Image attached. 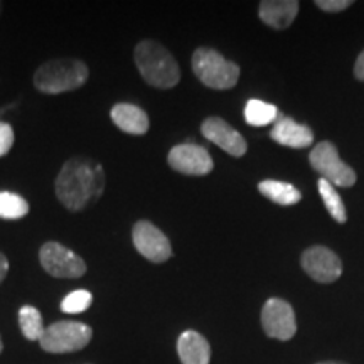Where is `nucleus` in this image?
Segmentation results:
<instances>
[{
  "label": "nucleus",
  "mask_w": 364,
  "mask_h": 364,
  "mask_svg": "<svg viewBox=\"0 0 364 364\" xmlns=\"http://www.w3.org/2000/svg\"><path fill=\"white\" fill-rule=\"evenodd\" d=\"M300 4L295 0H263L260 2V19L273 29H287L295 21Z\"/></svg>",
  "instance_id": "14"
},
{
  "label": "nucleus",
  "mask_w": 364,
  "mask_h": 364,
  "mask_svg": "<svg viewBox=\"0 0 364 364\" xmlns=\"http://www.w3.org/2000/svg\"><path fill=\"white\" fill-rule=\"evenodd\" d=\"M277 144L292 149H306L314 142V134L307 125L297 124L289 117H280L270 132Z\"/></svg>",
  "instance_id": "13"
},
{
  "label": "nucleus",
  "mask_w": 364,
  "mask_h": 364,
  "mask_svg": "<svg viewBox=\"0 0 364 364\" xmlns=\"http://www.w3.org/2000/svg\"><path fill=\"white\" fill-rule=\"evenodd\" d=\"M177 353L182 364H209L211 346L196 331H184L177 341Z\"/></svg>",
  "instance_id": "15"
},
{
  "label": "nucleus",
  "mask_w": 364,
  "mask_h": 364,
  "mask_svg": "<svg viewBox=\"0 0 364 364\" xmlns=\"http://www.w3.org/2000/svg\"><path fill=\"white\" fill-rule=\"evenodd\" d=\"M351 0H317L316 6L326 12H341L351 6Z\"/></svg>",
  "instance_id": "24"
},
{
  "label": "nucleus",
  "mask_w": 364,
  "mask_h": 364,
  "mask_svg": "<svg viewBox=\"0 0 364 364\" xmlns=\"http://www.w3.org/2000/svg\"><path fill=\"white\" fill-rule=\"evenodd\" d=\"M258 191L270 201L280 204V206H294V204H297L302 199V194H300L297 188H294L289 182L282 181H262L258 184Z\"/></svg>",
  "instance_id": "17"
},
{
  "label": "nucleus",
  "mask_w": 364,
  "mask_h": 364,
  "mask_svg": "<svg viewBox=\"0 0 364 364\" xmlns=\"http://www.w3.org/2000/svg\"><path fill=\"white\" fill-rule=\"evenodd\" d=\"M317 364H346V363H339V361H324V363H317Z\"/></svg>",
  "instance_id": "27"
},
{
  "label": "nucleus",
  "mask_w": 364,
  "mask_h": 364,
  "mask_svg": "<svg viewBox=\"0 0 364 364\" xmlns=\"http://www.w3.org/2000/svg\"><path fill=\"white\" fill-rule=\"evenodd\" d=\"M7 272H9V260H7L6 255L0 253V284H2V282L6 280Z\"/></svg>",
  "instance_id": "26"
},
{
  "label": "nucleus",
  "mask_w": 364,
  "mask_h": 364,
  "mask_svg": "<svg viewBox=\"0 0 364 364\" xmlns=\"http://www.w3.org/2000/svg\"><path fill=\"white\" fill-rule=\"evenodd\" d=\"M132 241L136 252L154 263H164L172 257L171 241L157 226L147 220L135 223L132 230Z\"/></svg>",
  "instance_id": "8"
},
{
  "label": "nucleus",
  "mask_w": 364,
  "mask_h": 364,
  "mask_svg": "<svg viewBox=\"0 0 364 364\" xmlns=\"http://www.w3.org/2000/svg\"><path fill=\"white\" fill-rule=\"evenodd\" d=\"M262 326L268 338L279 341L292 339L297 332L292 306L282 299L267 300L262 311Z\"/></svg>",
  "instance_id": "9"
},
{
  "label": "nucleus",
  "mask_w": 364,
  "mask_h": 364,
  "mask_svg": "<svg viewBox=\"0 0 364 364\" xmlns=\"http://www.w3.org/2000/svg\"><path fill=\"white\" fill-rule=\"evenodd\" d=\"M93 338V329L83 322L59 321L46 327L39 344L46 353L66 354L85 349Z\"/></svg>",
  "instance_id": "5"
},
{
  "label": "nucleus",
  "mask_w": 364,
  "mask_h": 364,
  "mask_svg": "<svg viewBox=\"0 0 364 364\" xmlns=\"http://www.w3.org/2000/svg\"><path fill=\"white\" fill-rule=\"evenodd\" d=\"M201 132L209 142L216 144L230 156L241 157L247 154V140L243 139L240 132H236L230 124H226L223 118H206L201 125Z\"/></svg>",
  "instance_id": "12"
},
{
  "label": "nucleus",
  "mask_w": 364,
  "mask_h": 364,
  "mask_svg": "<svg viewBox=\"0 0 364 364\" xmlns=\"http://www.w3.org/2000/svg\"><path fill=\"white\" fill-rule=\"evenodd\" d=\"M14 147V130L12 127L6 124V122H0V157L7 156Z\"/></svg>",
  "instance_id": "23"
},
{
  "label": "nucleus",
  "mask_w": 364,
  "mask_h": 364,
  "mask_svg": "<svg viewBox=\"0 0 364 364\" xmlns=\"http://www.w3.org/2000/svg\"><path fill=\"white\" fill-rule=\"evenodd\" d=\"M29 215V203L16 193H0V218L2 220H21Z\"/></svg>",
  "instance_id": "21"
},
{
  "label": "nucleus",
  "mask_w": 364,
  "mask_h": 364,
  "mask_svg": "<svg viewBox=\"0 0 364 364\" xmlns=\"http://www.w3.org/2000/svg\"><path fill=\"white\" fill-rule=\"evenodd\" d=\"M277 110L275 105L265 103L262 100H250L245 107V120L252 127H265L277 122Z\"/></svg>",
  "instance_id": "18"
},
{
  "label": "nucleus",
  "mask_w": 364,
  "mask_h": 364,
  "mask_svg": "<svg viewBox=\"0 0 364 364\" xmlns=\"http://www.w3.org/2000/svg\"><path fill=\"white\" fill-rule=\"evenodd\" d=\"M112 120L122 132L132 135H144L149 132V115L142 108L132 103H118L112 108Z\"/></svg>",
  "instance_id": "16"
},
{
  "label": "nucleus",
  "mask_w": 364,
  "mask_h": 364,
  "mask_svg": "<svg viewBox=\"0 0 364 364\" xmlns=\"http://www.w3.org/2000/svg\"><path fill=\"white\" fill-rule=\"evenodd\" d=\"M140 75L154 88L169 90L181 81V70L174 56L156 41H142L134 53Z\"/></svg>",
  "instance_id": "2"
},
{
  "label": "nucleus",
  "mask_w": 364,
  "mask_h": 364,
  "mask_svg": "<svg viewBox=\"0 0 364 364\" xmlns=\"http://www.w3.org/2000/svg\"><path fill=\"white\" fill-rule=\"evenodd\" d=\"M311 166L316 169L322 179L329 181L332 186L339 188H351L356 182V172L348 164L341 161L338 149L332 142H321L312 149L309 156Z\"/></svg>",
  "instance_id": "6"
},
{
  "label": "nucleus",
  "mask_w": 364,
  "mask_h": 364,
  "mask_svg": "<svg viewBox=\"0 0 364 364\" xmlns=\"http://www.w3.org/2000/svg\"><path fill=\"white\" fill-rule=\"evenodd\" d=\"M4 351V344H2V338H0V354Z\"/></svg>",
  "instance_id": "28"
},
{
  "label": "nucleus",
  "mask_w": 364,
  "mask_h": 364,
  "mask_svg": "<svg viewBox=\"0 0 364 364\" xmlns=\"http://www.w3.org/2000/svg\"><path fill=\"white\" fill-rule=\"evenodd\" d=\"M88 76V66L80 59H51L36 70L34 86L46 95L66 93L81 88Z\"/></svg>",
  "instance_id": "3"
},
{
  "label": "nucleus",
  "mask_w": 364,
  "mask_h": 364,
  "mask_svg": "<svg viewBox=\"0 0 364 364\" xmlns=\"http://www.w3.org/2000/svg\"><path fill=\"white\" fill-rule=\"evenodd\" d=\"M318 193H321V198L322 201H324L329 215L338 223H346V220H348V213H346L343 199H341V196L338 191H336L334 186H332L329 181L321 179L318 181Z\"/></svg>",
  "instance_id": "20"
},
{
  "label": "nucleus",
  "mask_w": 364,
  "mask_h": 364,
  "mask_svg": "<svg viewBox=\"0 0 364 364\" xmlns=\"http://www.w3.org/2000/svg\"><path fill=\"white\" fill-rule=\"evenodd\" d=\"M19 326L24 338L29 341H41L46 327L43 324V316L33 306H24L19 311Z\"/></svg>",
  "instance_id": "19"
},
{
  "label": "nucleus",
  "mask_w": 364,
  "mask_h": 364,
  "mask_svg": "<svg viewBox=\"0 0 364 364\" xmlns=\"http://www.w3.org/2000/svg\"><path fill=\"white\" fill-rule=\"evenodd\" d=\"M302 268L311 279L321 284H332L343 273L341 258L326 247H312L302 253Z\"/></svg>",
  "instance_id": "11"
},
{
  "label": "nucleus",
  "mask_w": 364,
  "mask_h": 364,
  "mask_svg": "<svg viewBox=\"0 0 364 364\" xmlns=\"http://www.w3.org/2000/svg\"><path fill=\"white\" fill-rule=\"evenodd\" d=\"M354 76L359 81H364V51L359 54L356 59V65H354Z\"/></svg>",
  "instance_id": "25"
},
{
  "label": "nucleus",
  "mask_w": 364,
  "mask_h": 364,
  "mask_svg": "<svg viewBox=\"0 0 364 364\" xmlns=\"http://www.w3.org/2000/svg\"><path fill=\"white\" fill-rule=\"evenodd\" d=\"M193 71L208 88L230 90L238 83L240 66L211 48H198L193 54Z\"/></svg>",
  "instance_id": "4"
},
{
  "label": "nucleus",
  "mask_w": 364,
  "mask_h": 364,
  "mask_svg": "<svg viewBox=\"0 0 364 364\" xmlns=\"http://www.w3.org/2000/svg\"><path fill=\"white\" fill-rule=\"evenodd\" d=\"M0 14H2V2H0Z\"/></svg>",
  "instance_id": "29"
},
{
  "label": "nucleus",
  "mask_w": 364,
  "mask_h": 364,
  "mask_svg": "<svg viewBox=\"0 0 364 364\" xmlns=\"http://www.w3.org/2000/svg\"><path fill=\"white\" fill-rule=\"evenodd\" d=\"M167 162L172 169L186 176H206L215 169L208 149L196 144H181L171 149Z\"/></svg>",
  "instance_id": "10"
},
{
  "label": "nucleus",
  "mask_w": 364,
  "mask_h": 364,
  "mask_svg": "<svg viewBox=\"0 0 364 364\" xmlns=\"http://www.w3.org/2000/svg\"><path fill=\"white\" fill-rule=\"evenodd\" d=\"M91 302H93V295L88 290L80 289L66 295L65 300L61 302V311L66 314H80L85 312L91 306Z\"/></svg>",
  "instance_id": "22"
},
{
  "label": "nucleus",
  "mask_w": 364,
  "mask_h": 364,
  "mask_svg": "<svg viewBox=\"0 0 364 364\" xmlns=\"http://www.w3.org/2000/svg\"><path fill=\"white\" fill-rule=\"evenodd\" d=\"M39 262L44 270L56 279H80L86 273L83 258L56 241L43 245L39 250Z\"/></svg>",
  "instance_id": "7"
},
{
  "label": "nucleus",
  "mask_w": 364,
  "mask_h": 364,
  "mask_svg": "<svg viewBox=\"0 0 364 364\" xmlns=\"http://www.w3.org/2000/svg\"><path fill=\"white\" fill-rule=\"evenodd\" d=\"M107 186L103 167L85 157H73L65 162L56 177V196L70 211H83L97 203Z\"/></svg>",
  "instance_id": "1"
}]
</instances>
